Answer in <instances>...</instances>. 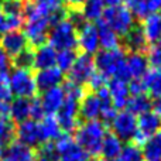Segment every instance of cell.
Listing matches in <instances>:
<instances>
[{"label":"cell","instance_id":"obj_1","mask_svg":"<svg viewBox=\"0 0 161 161\" xmlns=\"http://www.w3.org/2000/svg\"><path fill=\"white\" fill-rule=\"evenodd\" d=\"M23 17H24V31L28 40V44L38 47V45L47 42V36L48 31L51 28V21L47 16L41 14L30 0L24 3L23 7Z\"/></svg>","mask_w":161,"mask_h":161},{"label":"cell","instance_id":"obj_2","mask_svg":"<svg viewBox=\"0 0 161 161\" xmlns=\"http://www.w3.org/2000/svg\"><path fill=\"white\" fill-rule=\"evenodd\" d=\"M106 133L108 127L102 120H86L75 129L74 139L91 157H97Z\"/></svg>","mask_w":161,"mask_h":161},{"label":"cell","instance_id":"obj_3","mask_svg":"<svg viewBox=\"0 0 161 161\" xmlns=\"http://www.w3.org/2000/svg\"><path fill=\"white\" fill-rule=\"evenodd\" d=\"M125 57L126 53L122 47L113 50H99L93 58L95 68L108 79L122 78L125 80H130L125 67Z\"/></svg>","mask_w":161,"mask_h":161},{"label":"cell","instance_id":"obj_4","mask_svg":"<svg viewBox=\"0 0 161 161\" xmlns=\"http://www.w3.org/2000/svg\"><path fill=\"white\" fill-rule=\"evenodd\" d=\"M47 42L57 51L75 50L76 47V27L65 17L51 25L47 36Z\"/></svg>","mask_w":161,"mask_h":161},{"label":"cell","instance_id":"obj_5","mask_svg":"<svg viewBox=\"0 0 161 161\" xmlns=\"http://www.w3.org/2000/svg\"><path fill=\"white\" fill-rule=\"evenodd\" d=\"M102 20L119 37H125L136 25V17L126 7V4H120L116 7H106L103 11Z\"/></svg>","mask_w":161,"mask_h":161},{"label":"cell","instance_id":"obj_6","mask_svg":"<svg viewBox=\"0 0 161 161\" xmlns=\"http://www.w3.org/2000/svg\"><path fill=\"white\" fill-rule=\"evenodd\" d=\"M8 82H10L11 95L16 97H24L31 99L37 93V86L34 75L30 69H23V68H14L8 74Z\"/></svg>","mask_w":161,"mask_h":161},{"label":"cell","instance_id":"obj_7","mask_svg":"<svg viewBox=\"0 0 161 161\" xmlns=\"http://www.w3.org/2000/svg\"><path fill=\"white\" fill-rule=\"evenodd\" d=\"M54 144H55L59 161H89L92 158L69 133H62L54 142Z\"/></svg>","mask_w":161,"mask_h":161},{"label":"cell","instance_id":"obj_8","mask_svg":"<svg viewBox=\"0 0 161 161\" xmlns=\"http://www.w3.org/2000/svg\"><path fill=\"white\" fill-rule=\"evenodd\" d=\"M112 133L116 137H119L123 143L131 142L137 131V116L130 113L129 110L123 109L116 113L110 123Z\"/></svg>","mask_w":161,"mask_h":161},{"label":"cell","instance_id":"obj_9","mask_svg":"<svg viewBox=\"0 0 161 161\" xmlns=\"http://www.w3.org/2000/svg\"><path fill=\"white\" fill-rule=\"evenodd\" d=\"M79 100L67 97L59 108V110L55 113V117L59 123V127L64 133H74L75 129L79 125Z\"/></svg>","mask_w":161,"mask_h":161},{"label":"cell","instance_id":"obj_10","mask_svg":"<svg viewBox=\"0 0 161 161\" xmlns=\"http://www.w3.org/2000/svg\"><path fill=\"white\" fill-rule=\"evenodd\" d=\"M76 47H79L80 51L88 55H95L100 50L97 28L95 23L85 21L80 27L76 28Z\"/></svg>","mask_w":161,"mask_h":161},{"label":"cell","instance_id":"obj_11","mask_svg":"<svg viewBox=\"0 0 161 161\" xmlns=\"http://www.w3.org/2000/svg\"><path fill=\"white\" fill-rule=\"evenodd\" d=\"M95 71H96V68H95L93 57L82 53L76 55L75 62L71 67V69L68 71V80L83 86L95 74Z\"/></svg>","mask_w":161,"mask_h":161},{"label":"cell","instance_id":"obj_12","mask_svg":"<svg viewBox=\"0 0 161 161\" xmlns=\"http://www.w3.org/2000/svg\"><path fill=\"white\" fill-rule=\"evenodd\" d=\"M0 45H2V48L4 50V53L7 54V57L10 59L14 58L17 54H20L27 47H30L27 37L21 30L6 31L0 38Z\"/></svg>","mask_w":161,"mask_h":161},{"label":"cell","instance_id":"obj_13","mask_svg":"<svg viewBox=\"0 0 161 161\" xmlns=\"http://www.w3.org/2000/svg\"><path fill=\"white\" fill-rule=\"evenodd\" d=\"M16 139L17 142L28 146V147H37L42 143L41 133H40V125L36 120H25L16 126Z\"/></svg>","mask_w":161,"mask_h":161},{"label":"cell","instance_id":"obj_14","mask_svg":"<svg viewBox=\"0 0 161 161\" xmlns=\"http://www.w3.org/2000/svg\"><path fill=\"white\" fill-rule=\"evenodd\" d=\"M108 92L110 96V102L117 110H123L127 105V100L130 97L129 92V80L122 78H110L108 80Z\"/></svg>","mask_w":161,"mask_h":161},{"label":"cell","instance_id":"obj_15","mask_svg":"<svg viewBox=\"0 0 161 161\" xmlns=\"http://www.w3.org/2000/svg\"><path fill=\"white\" fill-rule=\"evenodd\" d=\"M125 67L129 78L140 79L147 72L150 65H148L147 55L143 51H129V54H126L125 57Z\"/></svg>","mask_w":161,"mask_h":161},{"label":"cell","instance_id":"obj_16","mask_svg":"<svg viewBox=\"0 0 161 161\" xmlns=\"http://www.w3.org/2000/svg\"><path fill=\"white\" fill-rule=\"evenodd\" d=\"M102 108V102L95 92H85V95L79 100V119H82L83 122L100 119Z\"/></svg>","mask_w":161,"mask_h":161},{"label":"cell","instance_id":"obj_17","mask_svg":"<svg viewBox=\"0 0 161 161\" xmlns=\"http://www.w3.org/2000/svg\"><path fill=\"white\" fill-rule=\"evenodd\" d=\"M64 72L57 67H50L45 69H38L37 74L34 75L36 80L37 91L44 92L47 89L55 88V86H61L64 83Z\"/></svg>","mask_w":161,"mask_h":161},{"label":"cell","instance_id":"obj_18","mask_svg":"<svg viewBox=\"0 0 161 161\" xmlns=\"http://www.w3.org/2000/svg\"><path fill=\"white\" fill-rule=\"evenodd\" d=\"M33 6L41 14L47 16L51 21V25L57 21L65 19L67 8L64 7V0H30Z\"/></svg>","mask_w":161,"mask_h":161},{"label":"cell","instance_id":"obj_19","mask_svg":"<svg viewBox=\"0 0 161 161\" xmlns=\"http://www.w3.org/2000/svg\"><path fill=\"white\" fill-rule=\"evenodd\" d=\"M0 161H36V151L16 140L3 148Z\"/></svg>","mask_w":161,"mask_h":161},{"label":"cell","instance_id":"obj_20","mask_svg":"<svg viewBox=\"0 0 161 161\" xmlns=\"http://www.w3.org/2000/svg\"><path fill=\"white\" fill-rule=\"evenodd\" d=\"M65 100V92L62 86H55V88L47 89V91L41 92L40 96V102L44 109L45 114H55L59 110Z\"/></svg>","mask_w":161,"mask_h":161},{"label":"cell","instance_id":"obj_21","mask_svg":"<svg viewBox=\"0 0 161 161\" xmlns=\"http://www.w3.org/2000/svg\"><path fill=\"white\" fill-rule=\"evenodd\" d=\"M158 130H161V116L156 112L148 110L137 116V131L146 140Z\"/></svg>","mask_w":161,"mask_h":161},{"label":"cell","instance_id":"obj_22","mask_svg":"<svg viewBox=\"0 0 161 161\" xmlns=\"http://www.w3.org/2000/svg\"><path fill=\"white\" fill-rule=\"evenodd\" d=\"M55 59H57V50L48 42H44V44L36 47L33 68H36L38 71L50 67H55Z\"/></svg>","mask_w":161,"mask_h":161},{"label":"cell","instance_id":"obj_23","mask_svg":"<svg viewBox=\"0 0 161 161\" xmlns=\"http://www.w3.org/2000/svg\"><path fill=\"white\" fill-rule=\"evenodd\" d=\"M143 34L146 37V41L154 44L161 40V14L160 13H150L142 20L140 24Z\"/></svg>","mask_w":161,"mask_h":161},{"label":"cell","instance_id":"obj_24","mask_svg":"<svg viewBox=\"0 0 161 161\" xmlns=\"http://www.w3.org/2000/svg\"><path fill=\"white\" fill-rule=\"evenodd\" d=\"M40 125V133H41L42 143L45 142H55L64 131L59 127V123L57 120L55 114H45L38 122Z\"/></svg>","mask_w":161,"mask_h":161},{"label":"cell","instance_id":"obj_25","mask_svg":"<svg viewBox=\"0 0 161 161\" xmlns=\"http://www.w3.org/2000/svg\"><path fill=\"white\" fill-rule=\"evenodd\" d=\"M123 144L125 143L116 137L113 133H106V136L103 137V142L102 146H100V151H99V156L103 157V160H112V158H119L120 156V151L123 148Z\"/></svg>","mask_w":161,"mask_h":161},{"label":"cell","instance_id":"obj_26","mask_svg":"<svg viewBox=\"0 0 161 161\" xmlns=\"http://www.w3.org/2000/svg\"><path fill=\"white\" fill-rule=\"evenodd\" d=\"M97 37H99V45L102 50H113L120 47V37L106 24L103 20L96 23Z\"/></svg>","mask_w":161,"mask_h":161},{"label":"cell","instance_id":"obj_27","mask_svg":"<svg viewBox=\"0 0 161 161\" xmlns=\"http://www.w3.org/2000/svg\"><path fill=\"white\" fill-rule=\"evenodd\" d=\"M106 6L103 0H85L80 4L79 10L82 13L85 21L88 23H97L102 20L103 11H105Z\"/></svg>","mask_w":161,"mask_h":161},{"label":"cell","instance_id":"obj_28","mask_svg":"<svg viewBox=\"0 0 161 161\" xmlns=\"http://www.w3.org/2000/svg\"><path fill=\"white\" fill-rule=\"evenodd\" d=\"M144 161H161V130L151 134L142 146Z\"/></svg>","mask_w":161,"mask_h":161},{"label":"cell","instance_id":"obj_29","mask_svg":"<svg viewBox=\"0 0 161 161\" xmlns=\"http://www.w3.org/2000/svg\"><path fill=\"white\" fill-rule=\"evenodd\" d=\"M142 82L148 96L156 97L161 95V68H148L143 75Z\"/></svg>","mask_w":161,"mask_h":161},{"label":"cell","instance_id":"obj_30","mask_svg":"<svg viewBox=\"0 0 161 161\" xmlns=\"http://www.w3.org/2000/svg\"><path fill=\"white\" fill-rule=\"evenodd\" d=\"M10 119L14 123H21L30 119V99L14 97L10 100Z\"/></svg>","mask_w":161,"mask_h":161},{"label":"cell","instance_id":"obj_31","mask_svg":"<svg viewBox=\"0 0 161 161\" xmlns=\"http://www.w3.org/2000/svg\"><path fill=\"white\" fill-rule=\"evenodd\" d=\"M125 47L129 51H143L147 47L148 42L146 41V37L143 34V30L140 25H134L125 37Z\"/></svg>","mask_w":161,"mask_h":161},{"label":"cell","instance_id":"obj_32","mask_svg":"<svg viewBox=\"0 0 161 161\" xmlns=\"http://www.w3.org/2000/svg\"><path fill=\"white\" fill-rule=\"evenodd\" d=\"M126 110L133 113L134 116H140L144 112L151 110V97L147 93H140V95H131L127 100L126 105Z\"/></svg>","mask_w":161,"mask_h":161},{"label":"cell","instance_id":"obj_33","mask_svg":"<svg viewBox=\"0 0 161 161\" xmlns=\"http://www.w3.org/2000/svg\"><path fill=\"white\" fill-rule=\"evenodd\" d=\"M16 142V123L10 119H0V146L3 148Z\"/></svg>","mask_w":161,"mask_h":161},{"label":"cell","instance_id":"obj_34","mask_svg":"<svg viewBox=\"0 0 161 161\" xmlns=\"http://www.w3.org/2000/svg\"><path fill=\"white\" fill-rule=\"evenodd\" d=\"M76 51L75 50H59L57 51V59H55V67L59 68L62 72H68L71 67L74 65L76 59Z\"/></svg>","mask_w":161,"mask_h":161},{"label":"cell","instance_id":"obj_35","mask_svg":"<svg viewBox=\"0 0 161 161\" xmlns=\"http://www.w3.org/2000/svg\"><path fill=\"white\" fill-rule=\"evenodd\" d=\"M119 158L122 161H144L142 147L134 144L133 142H127L123 144V148H122V151H120Z\"/></svg>","mask_w":161,"mask_h":161},{"label":"cell","instance_id":"obj_36","mask_svg":"<svg viewBox=\"0 0 161 161\" xmlns=\"http://www.w3.org/2000/svg\"><path fill=\"white\" fill-rule=\"evenodd\" d=\"M36 161H59L54 142H45L38 146V151L36 153Z\"/></svg>","mask_w":161,"mask_h":161},{"label":"cell","instance_id":"obj_37","mask_svg":"<svg viewBox=\"0 0 161 161\" xmlns=\"http://www.w3.org/2000/svg\"><path fill=\"white\" fill-rule=\"evenodd\" d=\"M13 62L14 68H23V69H30L33 68L34 64V51L30 47H27L25 50H23L20 54H17L14 58L10 59Z\"/></svg>","mask_w":161,"mask_h":161},{"label":"cell","instance_id":"obj_38","mask_svg":"<svg viewBox=\"0 0 161 161\" xmlns=\"http://www.w3.org/2000/svg\"><path fill=\"white\" fill-rule=\"evenodd\" d=\"M125 3H126V7L139 20H143L146 16L150 14L148 13L147 4H146V0H125Z\"/></svg>","mask_w":161,"mask_h":161},{"label":"cell","instance_id":"obj_39","mask_svg":"<svg viewBox=\"0 0 161 161\" xmlns=\"http://www.w3.org/2000/svg\"><path fill=\"white\" fill-rule=\"evenodd\" d=\"M23 7H24L23 0H6L0 10L4 16H23Z\"/></svg>","mask_w":161,"mask_h":161},{"label":"cell","instance_id":"obj_40","mask_svg":"<svg viewBox=\"0 0 161 161\" xmlns=\"http://www.w3.org/2000/svg\"><path fill=\"white\" fill-rule=\"evenodd\" d=\"M146 55L150 68H161V40L150 45Z\"/></svg>","mask_w":161,"mask_h":161},{"label":"cell","instance_id":"obj_41","mask_svg":"<svg viewBox=\"0 0 161 161\" xmlns=\"http://www.w3.org/2000/svg\"><path fill=\"white\" fill-rule=\"evenodd\" d=\"M62 89L65 92V96L67 97H72V99L80 100V97L85 95V89H83L82 85H78L75 82H71V80H67L62 85Z\"/></svg>","mask_w":161,"mask_h":161},{"label":"cell","instance_id":"obj_42","mask_svg":"<svg viewBox=\"0 0 161 161\" xmlns=\"http://www.w3.org/2000/svg\"><path fill=\"white\" fill-rule=\"evenodd\" d=\"M13 99L8 82V72H0V102H10Z\"/></svg>","mask_w":161,"mask_h":161},{"label":"cell","instance_id":"obj_43","mask_svg":"<svg viewBox=\"0 0 161 161\" xmlns=\"http://www.w3.org/2000/svg\"><path fill=\"white\" fill-rule=\"evenodd\" d=\"M108 78H106L105 75H102L100 72H97V71H95V74L89 78V80L86 82V85H88L89 91L91 92H97L99 89L105 88L106 85H108Z\"/></svg>","mask_w":161,"mask_h":161},{"label":"cell","instance_id":"obj_44","mask_svg":"<svg viewBox=\"0 0 161 161\" xmlns=\"http://www.w3.org/2000/svg\"><path fill=\"white\" fill-rule=\"evenodd\" d=\"M44 116H45V113L41 106V102H40V97H36V96L31 97L30 99V119L40 122Z\"/></svg>","mask_w":161,"mask_h":161},{"label":"cell","instance_id":"obj_45","mask_svg":"<svg viewBox=\"0 0 161 161\" xmlns=\"http://www.w3.org/2000/svg\"><path fill=\"white\" fill-rule=\"evenodd\" d=\"M129 92L131 95H140V93H146V88L142 82V78L140 79H130L129 80Z\"/></svg>","mask_w":161,"mask_h":161},{"label":"cell","instance_id":"obj_46","mask_svg":"<svg viewBox=\"0 0 161 161\" xmlns=\"http://www.w3.org/2000/svg\"><path fill=\"white\" fill-rule=\"evenodd\" d=\"M10 58L7 57V54L4 53V50L0 45V72H8V68H10Z\"/></svg>","mask_w":161,"mask_h":161},{"label":"cell","instance_id":"obj_47","mask_svg":"<svg viewBox=\"0 0 161 161\" xmlns=\"http://www.w3.org/2000/svg\"><path fill=\"white\" fill-rule=\"evenodd\" d=\"M148 13H158L161 11V0H146Z\"/></svg>","mask_w":161,"mask_h":161},{"label":"cell","instance_id":"obj_48","mask_svg":"<svg viewBox=\"0 0 161 161\" xmlns=\"http://www.w3.org/2000/svg\"><path fill=\"white\" fill-rule=\"evenodd\" d=\"M151 110L156 112L157 114L161 116V95H158V96H156V97L151 99Z\"/></svg>","mask_w":161,"mask_h":161},{"label":"cell","instance_id":"obj_49","mask_svg":"<svg viewBox=\"0 0 161 161\" xmlns=\"http://www.w3.org/2000/svg\"><path fill=\"white\" fill-rule=\"evenodd\" d=\"M106 7H116V6L125 4V0H103Z\"/></svg>","mask_w":161,"mask_h":161},{"label":"cell","instance_id":"obj_50","mask_svg":"<svg viewBox=\"0 0 161 161\" xmlns=\"http://www.w3.org/2000/svg\"><path fill=\"white\" fill-rule=\"evenodd\" d=\"M6 33V24H4V14L2 13V10H0V38H2V36Z\"/></svg>","mask_w":161,"mask_h":161},{"label":"cell","instance_id":"obj_51","mask_svg":"<svg viewBox=\"0 0 161 161\" xmlns=\"http://www.w3.org/2000/svg\"><path fill=\"white\" fill-rule=\"evenodd\" d=\"M64 2L68 3L69 7H80V4H82L85 0H64Z\"/></svg>","mask_w":161,"mask_h":161},{"label":"cell","instance_id":"obj_52","mask_svg":"<svg viewBox=\"0 0 161 161\" xmlns=\"http://www.w3.org/2000/svg\"><path fill=\"white\" fill-rule=\"evenodd\" d=\"M103 161H122L120 158H112V160H103Z\"/></svg>","mask_w":161,"mask_h":161},{"label":"cell","instance_id":"obj_53","mask_svg":"<svg viewBox=\"0 0 161 161\" xmlns=\"http://www.w3.org/2000/svg\"><path fill=\"white\" fill-rule=\"evenodd\" d=\"M2 153H3V147L0 146V158H2Z\"/></svg>","mask_w":161,"mask_h":161},{"label":"cell","instance_id":"obj_54","mask_svg":"<svg viewBox=\"0 0 161 161\" xmlns=\"http://www.w3.org/2000/svg\"><path fill=\"white\" fill-rule=\"evenodd\" d=\"M4 2H6V0H0V7H2V4H3Z\"/></svg>","mask_w":161,"mask_h":161},{"label":"cell","instance_id":"obj_55","mask_svg":"<svg viewBox=\"0 0 161 161\" xmlns=\"http://www.w3.org/2000/svg\"><path fill=\"white\" fill-rule=\"evenodd\" d=\"M160 14H161V13H160Z\"/></svg>","mask_w":161,"mask_h":161}]
</instances>
